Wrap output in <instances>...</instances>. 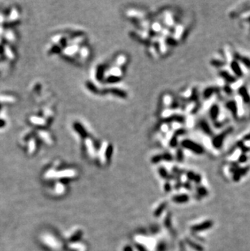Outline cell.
Returning <instances> with one entry per match:
<instances>
[{"label":"cell","mask_w":250,"mask_h":251,"mask_svg":"<svg viewBox=\"0 0 250 251\" xmlns=\"http://www.w3.org/2000/svg\"><path fill=\"white\" fill-rule=\"evenodd\" d=\"M182 145L184 148L188 149V150H191L192 152L197 154H201L204 152V149L201 147V146L196 143L195 141L192 140H184L183 141Z\"/></svg>","instance_id":"6da1fadb"},{"label":"cell","mask_w":250,"mask_h":251,"mask_svg":"<svg viewBox=\"0 0 250 251\" xmlns=\"http://www.w3.org/2000/svg\"><path fill=\"white\" fill-rule=\"evenodd\" d=\"M230 70L236 76V77H241V76H244V72H243V70H242V67L240 65V63L238 61H236V59L231 61Z\"/></svg>","instance_id":"7a4b0ae2"},{"label":"cell","mask_w":250,"mask_h":251,"mask_svg":"<svg viewBox=\"0 0 250 251\" xmlns=\"http://www.w3.org/2000/svg\"><path fill=\"white\" fill-rule=\"evenodd\" d=\"M220 76L222 77V79H223L224 81L227 82V83H233L235 81H236V77L234 76L233 73L232 72V71H227V70H222L219 72Z\"/></svg>","instance_id":"3957f363"},{"label":"cell","mask_w":250,"mask_h":251,"mask_svg":"<svg viewBox=\"0 0 250 251\" xmlns=\"http://www.w3.org/2000/svg\"><path fill=\"white\" fill-rule=\"evenodd\" d=\"M77 45H73L71 46H68L65 49V52L64 54H66L67 56H72L73 54H75L77 51Z\"/></svg>","instance_id":"277c9868"},{"label":"cell","mask_w":250,"mask_h":251,"mask_svg":"<svg viewBox=\"0 0 250 251\" xmlns=\"http://www.w3.org/2000/svg\"><path fill=\"white\" fill-rule=\"evenodd\" d=\"M211 225H212V223H211V222H205V223H204V224H200V225H198V226H196L195 228H194V229H195V230H197V231H199V230H205V229H209Z\"/></svg>","instance_id":"5b68a950"},{"label":"cell","mask_w":250,"mask_h":251,"mask_svg":"<svg viewBox=\"0 0 250 251\" xmlns=\"http://www.w3.org/2000/svg\"><path fill=\"white\" fill-rule=\"evenodd\" d=\"M124 62H126V57L124 55H120L119 57L116 58L114 63L117 67H119V66H121V64H123Z\"/></svg>","instance_id":"8992f818"},{"label":"cell","mask_w":250,"mask_h":251,"mask_svg":"<svg viewBox=\"0 0 250 251\" xmlns=\"http://www.w3.org/2000/svg\"><path fill=\"white\" fill-rule=\"evenodd\" d=\"M79 53L81 54L82 57L86 58L87 56L89 54V50L87 47H81V49H79Z\"/></svg>","instance_id":"52a82bcc"},{"label":"cell","mask_w":250,"mask_h":251,"mask_svg":"<svg viewBox=\"0 0 250 251\" xmlns=\"http://www.w3.org/2000/svg\"><path fill=\"white\" fill-rule=\"evenodd\" d=\"M188 197H187V196H185V195H183V196H179V197H175V201H177V202H185V201H187V200H188Z\"/></svg>","instance_id":"ba28073f"},{"label":"cell","mask_w":250,"mask_h":251,"mask_svg":"<svg viewBox=\"0 0 250 251\" xmlns=\"http://www.w3.org/2000/svg\"><path fill=\"white\" fill-rule=\"evenodd\" d=\"M247 160H248V158H247V156H246L245 154H242L241 156H239V158H238V161H239V163H245Z\"/></svg>","instance_id":"9c48e42d"}]
</instances>
